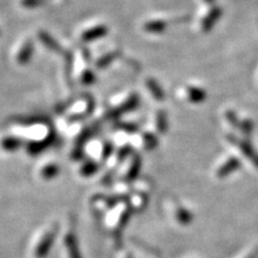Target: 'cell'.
Wrapping results in <instances>:
<instances>
[{
	"instance_id": "14",
	"label": "cell",
	"mask_w": 258,
	"mask_h": 258,
	"mask_svg": "<svg viewBox=\"0 0 258 258\" xmlns=\"http://www.w3.org/2000/svg\"><path fill=\"white\" fill-rule=\"evenodd\" d=\"M0 145L5 151H15L21 146V140L15 137H5L2 139Z\"/></svg>"
},
{
	"instance_id": "16",
	"label": "cell",
	"mask_w": 258,
	"mask_h": 258,
	"mask_svg": "<svg viewBox=\"0 0 258 258\" xmlns=\"http://www.w3.org/2000/svg\"><path fill=\"white\" fill-rule=\"evenodd\" d=\"M40 40L42 41V43H43L46 47L49 48V49L59 50V44L53 40V37H50L49 35L46 34V32L43 31L40 32Z\"/></svg>"
},
{
	"instance_id": "21",
	"label": "cell",
	"mask_w": 258,
	"mask_h": 258,
	"mask_svg": "<svg viewBox=\"0 0 258 258\" xmlns=\"http://www.w3.org/2000/svg\"><path fill=\"white\" fill-rule=\"evenodd\" d=\"M80 82H82L84 85H90V84H92L93 82H95V76H93V73L91 72V71L85 70L82 73V76H80Z\"/></svg>"
},
{
	"instance_id": "15",
	"label": "cell",
	"mask_w": 258,
	"mask_h": 258,
	"mask_svg": "<svg viewBox=\"0 0 258 258\" xmlns=\"http://www.w3.org/2000/svg\"><path fill=\"white\" fill-rule=\"evenodd\" d=\"M157 145V139L153 134L151 133H144L141 135V146L146 150H152L156 147Z\"/></svg>"
},
{
	"instance_id": "7",
	"label": "cell",
	"mask_w": 258,
	"mask_h": 258,
	"mask_svg": "<svg viewBox=\"0 0 258 258\" xmlns=\"http://www.w3.org/2000/svg\"><path fill=\"white\" fill-rule=\"evenodd\" d=\"M106 32H108V28H106L105 25H101V24L95 25V27L86 29V30L83 32L82 40L86 42L97 40V38H101L104 36Z\"/></svg>"
},
{
	"instance_id": "23",
	"label": "cell",
	"mask_w": 258,
	"mask_h": 258,
	"mask_svg": "<svg viewBox=\"0 0 258 258\" xmlns=\"http://www.w3.org/2000/svg\"><path fill=\"white\" fill-rule=\"evenodd\" d=\"M203 2H205L206 4H213V3H214V0H203Z\"/></svg>"
},
{
	"instance_id": "13",
	"label": "cell",
	"mask_w": 258,
	"mask_h": 258,
	"mask_svg": "<svg viewBox=\"0 0 258 258\" xmlns=\"http://www.w3.org/2000/svg\"><path fill=\"white\" fill-rule=\"evenodd\" d=\"M59 175V166L56 164H47L41 169V177L44 179H51Z\"/></svg>"
},
{
	"instance_id": "5",
	"label": "cell",
	"mask_w": 258,
	"mask_h": 258,
	"mask_svg": "<svg viewBox=\"0 0 258 258\" xmlns=\"http://www.w3.org/2000/svg\"><path fill=\"white\" fill-rule=\"evenodd\" d=\"M222 15V10L220 8H213L211 11L208 12L207 15L205 16L201 22V30L203 32H209L217 24V22L219 21V18L221 17Z\"/></svg>"
},
{
	"instance_id": "18",
	"label": "cell",
	"mask_w": 258,
	"mask_h": 258,
	"mask_svg": "<svg viewBox=\"0 0 258 258\" xmlns=\"http://www.w3.org/2000/svg\"><path fill=\"white\" fill-rule=\"evenodd\" d=\"M139 169H140V159H139V157H134L133 159H132L131 166H129V169H128L127 178L128 179L134 178V177L138 175Z\"/></svg>"
},
{
	"instance_id": "4",
	"label": "cell",
	"mask_w": 258,
	"mask_h": 258,
	"mask_svg": "<svg viewBox=\"0 0 258 258\" xmlns=\"http://www.w3.org/2000/svg\"><path fill=\"white\" fill-rule=\"evenodd\" d=\"M34 53V44L31 40H25L21 43L17 53H16V61L19 64H27L31 60Z\"/></svg>"
},
{
	"instance_id": "22",
	"label": "cell",
	"mask_w": 258,
	"mask_h": 258,
	"mask_svg": "<svg viewBox=\"0 0 258 258\" xmlns=\"http://www.w3.org/2000/svg\"><path fill=\"white\" fill-rule=\"evenodd\" d=\"M246 258H258V247H256Z\"/></svg>"
},
{
	"instance_id": "1",
	"label": "cell",
	"mask_w": 258,
	"mask_h": 258,
	"mask_svg": "<svg viewBox=\"0 0 258 258\" xmlns=\"http://www.w3.org/2000/svg\"><path fill=\"white\" fill-rule=\"evenodd\" d=\"M228 141L238 148V150L240 151L241 153H243V156L245 158H247L251 163L253 164L254 166L258 167V153L256 152V150L251 146V145L247 143V141L243 140V139H238L235 137H228Z\"/></svg>"
},
{
	"instance_id": "9",
	"label": "cell",
	"mask_w": 258,
	"mask_h": 258,
	"mask_svg": "<svg viewBox=\"0 0 258 258\" xmlns=\"http://www.w3.org/2000/svg\"><path fill=\"white\" fill-rule=\"evenodd\" d=\"M185 96L189 102L191 103H202L207 98V93L201 88H196V86H188L185 90Z\"/></svg>"
},
{
	"instance_id": "17",
	"label": "cell",
	"mask_w": 258,
	"mask_h": 258,
	"mask_svg": "<svg viewBox=\"0 0 258 258\" xmlns=\"http://www.w3.org/2000/svg\"><path fill=\"white\" fill-rule=\"evenodd\" d=\"M176 217H177V220L183 225H188L192 221V215L184 208H178Z\"/></svg>"
},
{
	"instance_id": "6",
	"label": "cell",
	"mask_w": 258,
	"mask_h": 258,
	"mask_svg": "<svg viewBox=\"0 0 258 258\" xmlns=\"http://www.w3.org/2000/svg\"><path fill=\"white\" fill-rule=\"evenodd\" d=\"M241 166L240 160L237 159L235 157L228 158L222 165L217 170V177L219 178H225V177L230 176L231 173H233L235 170H238Z\"/></svg>"
},
{
	"instance_id": "20",
	"label": "cell",
	"mask_w": 258,
	"mask_h": 258,
	"mask_svg": "<svg viewBox=\"0 0 258 258\" xmlns=\"http://www.w3.org/2000/svg\"><path fill=\"white\" fill-rule=\"evenodd\" d=\"M47 0H21V5L25 9H34L37 6H42Z\"/></svg>"
},
{
	"instance_id": "11",
	"label": "cell",
	"mask_w": 258,
	"mask_h": 258,
	"mask_svg": "<svg viewBox=\"0 0 258 258\" xmlns=\"http://www.w3.org/2000/svg\"><path fill=\"white\" fill-rule=\"evenodd\" d=\"M64 245H66V249L69 251L70 258H82L78 250V245H77L76 238L72 234H67L64 238Z\"/></svg>"
},
{
	"instance_id": "10",
	"label": "cell",
	"mask_w": 258,
	"mask_h": 258,
	"mask_svg": "<svg viewBox=\"0 0 258 258\" xmlns=\"http://www.w3.org/2000/svg\"><path fill=\"white\" fill-rule=\"evenodd\" d=\"M146 86L148 89V91L151 92V95L154 99H157V101H163L164 99V91L161 90L160 85L157 83V80H154L152 78H148L146 80Z\"/></svg>"
},
{
	"instance_id": "19",
	"label": "cell",
	"mask_w": 258,
	"mask_h": 258,
	"mask_svg": "<svg viewBox=\"0 0 258 258\" xmlns=\"http://www.w3.org/2000/svg\"><path fill=\"white\" fill-rule=\"evenodd\" d=\"M97 171V164L95 161H88V163L83 164V166L80 167V173L83 176H91L92 173H95Z\"/></svg>"
},
{
	"instance_id": "2",
	"label": "cell",
	"mask_w": 258,
	"mask_h": 258,
	"mask_svg": "<svg viewBox=\"0 0 258 258\" xmlns=\"http://www.w3.org/2000/svg\"><path fill=\"white\" fill-rule=\"evenodd\" d=\"M56 230L55 228H49L46 233L41 237V240L38 241L36 246H35V256L36 258H44L47 253L49 252L51 245L54 243V238H55Z\"/></svg>"
},
{
	"instance_id": "8",
	"label": "cell",
	"mask_w": 258,
	"mask_h": 258,
	"mask_svg": "<svg viewBox=\"0 0 258 258\" xmlns=\"http://www.w3.org/2000/svg\"><path fill=\"white\" fill-rule=\"evenodd\" d=\"M167 23L164 19H150L144 24V30L150 34H161L166 30Z\"/></svg>"
},
{
	"instance_id": "12",
	"label": "cell",
	"mask_w": 258,
	"mask_h": 258,
	"mask_svg": "<svg viewBox=\"0 0 258 258\" xmlns=\"http://www.w3.org/2000/svg\"><path fill=\"white\" fill-rule=\"evenodd\" d=\"M154 127H156V131L158 133H165L167 129V120L165 112L158 110L154 114Z\"/></svg>"
},
{
	"instance_id": "3",
	"label": "cell",
	"mask_w": 258,
	"mask_h": 258,
	"mask_svg": "<svg viewBox=\"0 0 258 258\" xmlns=\"http://www.w3.org/2000/svg\"><path fill=\"white\" fill-rule=\"evenodd\" d=\"M225 118L226 121L230 123L232 127H234L235 129L241 132L243 134L249 135L252 133L253 131V123L250 120H241L237 116L234 111L232 110H227L225 112Z\"/></svg>"
}]
</instances>
